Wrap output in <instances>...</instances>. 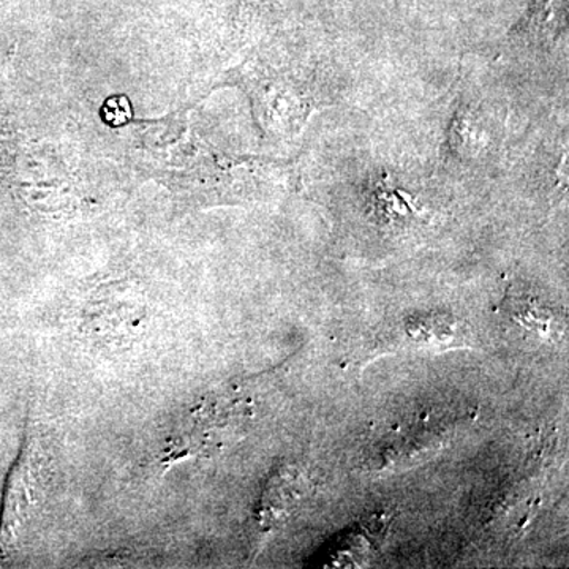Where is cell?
Listing matches in <instances>:
<instances>
[{
    "label": "cell",
    "mask_w": 569,
    "mask_h": 569,
    "mask_svg": "<svg viewBox=\"0 0 569 569\" xmlns=\"http://www.w3.org/2000/svg\"><path fill=\"white\" fill-rule=\"evenodd\" d=\"M82 323L84 331L97 342L122 346L140 335L146 323L144 309L132 301L100 299L93 302Z\"/></svg>",
    "instance_id": "cell-1"
},
{
    "label": "cell",
    "mask_w": 569,
    "mask_h": 569,
    "mask_svg": "<svg viewBox=\"0 0 569 569\" xmlns=\"http://www.w3.org/2000/svg\"><path fill=\"white\" fill-rule=\"evenodd\" d=\"M567 28V0H531L519 26L520 36L535 48H550Z\"/></svg>",
    "instance_id": "cell-2"
}]
</instances>
